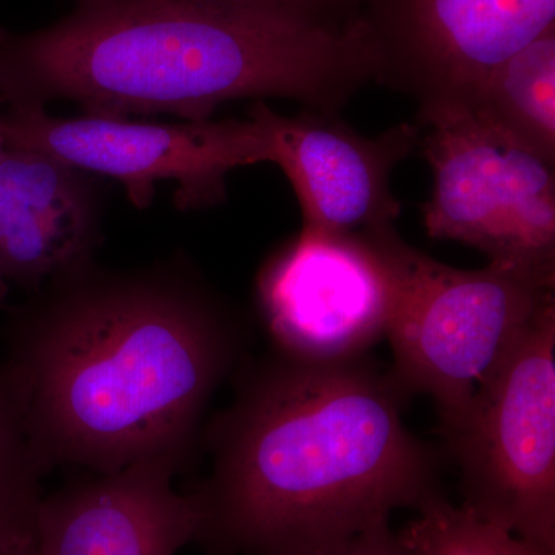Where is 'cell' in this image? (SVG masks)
Segmentation results:
<instances>
[{"mask_svg": "<svg viewBox=\"0 0 555 555\" xmlns=\"http://www.w3.org/2000/svg\"><path fill=\"white\" fill-rule=\"evenodd\" d=\"M418 126L434 173L427 235L555 269V163L467 108L427 113Z\"/></svg>", "mask_w": 555, "mask_h": 555, "instance_id": "7", "label": "cell"}, {"mask_svg": "<svg viewBox=\"0 0 555 555\" xmlns=\"http://www.w3.org/2000/svg\"><path fill=\"white\" fill-rule=\"evenodd\" d=\"M268 118L272 163L297 193L302 230L347 236L396 225L401 204L390 181L398 164L418 147V124L364 137L335 113L305 108L288 118L269 107Z\"/></svg>", "mask_w": 555, "mask_h": 555, "instance_id": "10", "label": "cell"}, {"mask_svg": "<svg viewBox=\"0 0 555 555\" xmlns=\"http://www.w3.org/2000/svg\"><path fill=\"white\" fill-rule=\"evenodd\" d=\"M466 108L555 163V28L500 64Z\"/></svg>", "mask_w": 555, "mask_h": 555, "instance_id": "13", "label": "cell"}, {"mask_svg": "<svg viewBox=\"0 0 555 555\" xmlns=\"http://www.w3.org/2000/svg\"><path fill=\"white\" fill-rule=\"evenodd\" d=\"M46 474L25 429L16 390L0 363V545L35 531Z\"/></svg>", "mask_w": 555, "mask_h": 555, "instance_id": "14", "label": "cell"}, {"mask_svg": "<svg viewBox=\"0 0 555 555\" xmlns=\"http://www.w3.org/2000/svg\"><path fill=\"white\" fill-rule=\"evenodd\" d=\"M257 291L276 350L297 360H357L386 335L385 270L358 235L301 229L262 266Z\"/></svg>", "mask_w": 555, "mask_h": 555, "instance_id": "9", "label": "cell"}, {"mask_svg": "<svg viewBox=\"0 0 555 555\" xmlns=\"http://www.w3.org/2000/svg\"><path fill=\"white\" fill-rule=\"evenodd\" d=\"M169 462L94 474L43 494L35 517L39 555H178L198 543V496L181 494Z\"/></svg>", "mask_w": 555, "mask_h": 555, "instance_id": "11", "label": "cell"}, {"mask_svg": "<svg viewBox=\"0 0 555 555\" xmlns=\"http://www.w3.org/2000/svg\"><path fill=\"white\" fill-rule=\"evenodd\" d=\"M3 361L47 474L188 469L204 415L244 358L240 313L188 259L87 262L11 312Z\"/></svg>", "mask_w": 555, "mask_h": 555, "instance_id": "1", "label": "cell"}, {"mask_svg": "<svg viewBox=\"0 0 555 555\" xmlns=\"http://www.w3.org/2000/svg\"><path fill=\"white\" fill-rule=\"evenodd\" d=\"M448 441L462 505L555 555V301L481 383Z\"/></svg>", "mask_w": 555, "mask_h": 555, "instance_id": "5", "label": "cell"}, {"mask_svg": "<svg viewBox=\"0 0 555 555\" xmlns=\"http://www.w3.org/2000/svg\"><path fill=\"white\" fill-rule=\"evenodd\" d=\"M358 25L374 82L420 116L466 108L500 64L555 28V0H364Z\"/></svg>", "mask_w": 555, "mask_h": 555, "instance_id": "8", "label": "cell"}, {"mask_svg": "<svg viewBox=\"0 0 555 555\" xmlns=\"http://www.w3.org/2000/svg\"><path fill=\"white\" fill-rule=\"evenodd\" d=\"M101 177L31 150L0 153V278L33 292L93 261Z\"/></svg>", "mask_w": 555, "mask_h": 555, "instance_id": "12", "label": "cell"}, {"mask_svg": "<svg viewBox=\"0 0 555 555\" xmlns=\"http://www.w3.org/2000/svg\"><path fill=\"white\" fill-rule=\"evenodd\" d=\"M283 555H404V553L398 543L396 532L390 529L389 524H386L332 545Z\"/></svg>", "mask_w": 555, "mask_h": 555, "instance_id": "17", "label": "cell"}, {"mask_svg": "<svg viewBox=\"0 0 555 555\" xmlns=\"http://www.w3.org/2000/svg\"><path fill=\"white\" fill-rule=\"evenodd\" d=\"M409 393L363 358L309 363L276 350L236 369L203 430L193 491L207 555H283L389 524L438 494V462L404 425Z\"/></svg>", "mask_w": 555, "mask_h": 555, "instance_id": "2", "label": "cell"}, {"mask_svg": "<svg viewBox=\"0 0 555 555\" xmlns=\"http://www.w3.org/2000/svg\"><path fill=\"white\" fill-rule=\"evenodd\" d=\"M236 9L268 11L327 28H352L364 0H195Z\"/></svg>", "mask_w": 555, "mask_h": 555, "instance_id": "16", "label": "cell"}, {"mask_svg": "<svg viewBox=\"0 0 555 555\" xmlns=\"http://www.w3.org/2000/svg\"><path fill=\"white\" fill-rule=\"evenodd\" d=\"M0 105H3L2 100H0ZM2 116H3V113L0 112V153H2V150L5 149V142H3V133H2Z\"/></svg>", "mask_w": 555, "mask_h": 555, "instance_id": "20", "label": "cell"}, {"mask_svg": "<svg viewBox=\"0 0 555 555\" xmlns=\"http://www.w3.org/2000/svg\"><path fill=\"white\" fill-rule=\"evenodd\" d=\"M9 283L7 281H3L2 278H0V308H2L3 305H5L7 298H9Z\"/></svg>", "mask_w": 555, "mask_h": 555, "instance_id": "19", "label": "cell"}, {"mask_svg": "<svg viewBox=\"0 0 555 555\" xmlns=\"http://www.w3.org/2000/svg\"><path fill=\"white\" fill-rule=\"evenodd\" d=\"M369 82L360 27L195 0H75L30 33L0 28L9 108L73 101L86 115L210 119L230 101L280 98L335 113Z\"/></svg>", "mask_w": 555, "mask_h": 555, "instance_id": "3", "label": "cell"}, {"mask_svg": "<svg viewBox=\"0 0 555 555\" xmlns=\"http://www.w3.org/2000/svg\"><path fill=\"white\" fill-rule=\"evenodd\" d=\"M357 235L374 251L389 286L390 372L409 396L433 398L444 436H451L481 383L555 301V269L500 259L483 269H456L411 246L396 225Z\"/></svg>", "mask_w": 555, "mask_h": 555, "instance_id": "4", "label": "cell"}, {"mask_svg": "<svg viewBox=\"0 0 555 555\" xmlns=\"http://www.w3.org/2000/svg\"><path fill=\"white\" fill-rule=\"evenodd\" d=\"M415 511L416 517L396 532L404 555H542L467 507L452 505L441 492Z\"/></svg>", "mask_w": 555, "mask_h": 555, "instance_id": "15", "label": "cell"}, {"mask_svg": "<svg viewBox=\"0 0 555 555\" xmlns=\"http://www.w3.org/2000/svg\"><path fill=\"white\" fill-rule=\"evenodd\" d=\"M0 555H39L35 542V531L14 537L0 545Z\"/></svg>", "mask_w": 555, "mask_h": 555, "instance_id": "18", "label": "cell"}, {"mask_svg": "<svg viewBox=\"0 0 555 555\" xmlns=\"http://www.w3.org/2000/svg\"><path fill=\"white\" fill-rule=\"evenodd\" d=\"M269 105L257 101L247 119L156 124L83 115L56 118L46 108H9L5 147L42 153L96 177L113 178L134 207L147 208L159 181H175L182 211L219 206L230 171L272 163Z\"/></svg>", "mask_w": 555, "mask_h": 555, "instance_id": "6", "label": "cell"}]
</instances>
